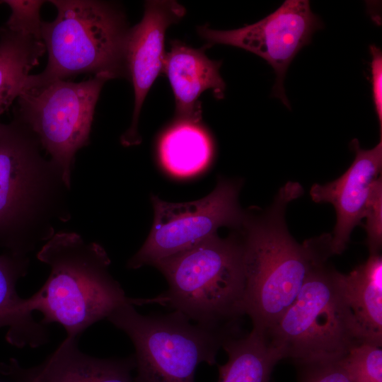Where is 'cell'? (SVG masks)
<instances>
[{"instance_id": "13", "label": "cell", "mask_w": 382, "mask_h": 382, "mask_svg": "<svg viewBox=\"0 0 382 382\" xmlns=\"http://www.w3.org/2000/svg\"><path fill=\"white\" fill-rule=\"evenodd\" d=\"M134 355L125 358H98L81 352L77 339L66 337L41 364L28 369L12 361L6 373L17 381L38 382H134Z\"/></svg>"}, {"instance_id": "9", "label": "cell", "mask_w": 382, "mask_h": 382, "mask_svg": "<svg viewBox=\"0 0 382 382\" xmlns=\"http://www.w3.org/2000/svg\"><path fill=\"white\" fill-rule=\"evenodd\" d=\"M323 22L307 0H286L263 19L241 28L217 30L202 25L199 35L209 45L242 48L264 59L276 74L272 93L289 108L284 88L287 69L299 50L308 44Z\"/></svg>"}, {"instance_id": "5", "label": "cell", "mask_w": 382, "mask_h": 382, "mask_svg": "<svg viewBox=\"0 0 382 382\" xmlns=\"http://www.w3.org/2000/svg\"><path fill=\"white\" fill-rule=\"evenodd\" d=\"M57 11L42 21L41 39L47 52L45 69L30 75L25 86L79 74L127 76L125 53L129 28L114 5L95 0H52Z\"/></svg>"}, {"instance_id": "14", "label": "cell", "mask_w": 382, "mask_h": 382, "mask_svg": "<svg viewBox=\"0 0 382 382\" xmlns=\"http://www.w3.org/2000/svg\"><path fill=\"white\" fill-rule=\"evenodd\" d=\"M221 64V62L209 59L204 48L195 49L179 40L170 41L163 71L173 91L177 123L197 125L201 121L199 99L204 91L211 90L216 98H224L226 84L219 73Z\"/></svg>"}, {"instance_id": "24", "label": "cell", "mask_w": 382, "mask_h": 382, "mask_svg": "<svg viewBox=\"0 0 382 382\" xmlns=\"http://www.w3.org/2000/svg\"><path fill=\"white\" fill-rule=\"evenodd\" d=\"M371 55V72L373 100L376 112L382 129V52L376 45L370 46Z\"/></svg>"}, {"instance_id": "25", "label": "cell", "mask_w": 382, "mask_h": 382, "mask_svg": "<svg viewBox=\"0 0 382 382\" xmlns=\"http://www.w3.org/2000/svg\"><path fill=\"white\" fill-rule=\"evenodd\" d=\"M18 382H36V381L34 380L29 379V380H24L21 381H18Z\"/></svg>"}, {"instance_id": "22", "label": "cell", "mask_w": 382, "mask_h": 382, "mask_svg": "<svg viewBox=\"0 0 382 382\" xmlns=\"http://www.w3.org/2000/svg\"><path fill=\"white\" fill-rule=\"evenodd\" d=\"M364 218L366 244L370 255H377L382 244V180L378 177L372 184L365 207Z\"/></svg>"}, {"instance_id": "8", "label": "cell", "mask_w": 382, "mask_h": 382, "mask_svg": "<svg viewBox=\"0 0 382 382\" xmlns=\"http://www.w3.org/2000/svg\"><path fill=\"white\" fill-rule=\"evenodd\" d=\"M241 184L220 178L214 190L198 200L172 203L153 195V225L146 241L128 261L137 269L187 250L217 234L224 226L239 228L245 212L238 203Z\"/></svg>"}, {"instance_id": "26", "label": "cell", "mask_w": 382, "mask_h": 382, "mask_svg": "<svg viewBox=\"0 0 382 382\" xmlns=\"http://www.w3.org/2000/svg\"><path fill=\"white\" fill-rule=\"evenodd\" d=\"M25 380H29V379H25ZM31 380H34V381H35L36 382H38L37 380H35V379H31ZM23 381H24V380H23Z\"/></svg>"}, {"instance_id": "17", "label": "cell", "mask_w": 382, "mask_h": 382, "mask_svg": "<svg viewBox=\"0 0 382 382\" xmlns=\"http://www.w3.org/2000/svg\"><path fill=\"white\" fill-rule=\"evenodd\" d=\"M221 347L228 361L218 366V382H269L274 366L282 359L264 334L255 329L243 336H230Z\"/></svg>"}, {"instance_id": "23", "label": "cell", "mask_w": 382, "mask_h": 382, "mask_svg": "<svg viewBox=\"0 0 382 382\" xmlns=\"http://www.w3.org/2000/svg\"><path fill=\"white\" fill-rule=\"evenodd\" d=\"M296 382H349L340 360L296 364Z\"/></svg>"}, {"instance_id": "6", "label": "cell", "mask_w": 382, "mask_h": 382, "mask_svg": "<svg viewBox=\"0 0 382 382\" xmlns=\"http://www.w3.org/2000/svg\"><path fill=\"white\" fill-rule=\"evenodd\" d=\"M134 305L120 306L107 320L132 342L134 382H195L198 365L215 364L224 342L239 333V328H213L192 323L175 311L142 315Z\"/></svg>"}, {"instance_id": "7", "label": "cell", "mask_w": 382, "mask_h": 382, "mask_svg": "<svg viewBox=\"0 0 382 382\" xmlns=\"http://www.w3.org/2000/svg\"><path fill=\"white\" fill-rule=\"evenodd\" d=\"M110 79L98 74L28 86L17 98L18 120L36 135L67 187L75 154L88 144L100 91Z\"/></svg>"}, {"instance_id": "21", "label": "cell", "mask_w": 382, "mask_h": 382, "mask_svg": "<svg viewBox=\"0 0 382 382\" xmlns=\"http://www.w3.org/2000/svg\"><path fill=\"white\" fill-rule=\"evenodd\" d=\"M1 2L7 4L11 8V15L4 26L12 31L42 41V21L40 19V11L45 1L6 0Z\"/></svg>"}, {"instance_id": "11", "label": "cell", "mask_w": 382, "mask_h": 382, "mask_svg": "<svg viewBox=\"0 0 382 382\" xmlns=\"http://www.w3.org/2000/svg\"><path fill=\"white\" fill-rule=\"evenodd\" d=\"M355 158L349 168L337 179L324 185L314 184L310 190L316 203L332 204L337 222L331 235L333 255L341 254L349 241L352 231L364 218L373 183L382 168V140L371 149H364L357 139L351 141Z\"/></svg>"}, {"instance_id": "18", "label": "cell", "mask_w": 382, "mask_h": 382, "mask_svg": "<svg viewBox=\"0 0 382 382\" xmlns=\"http://www.w3.org/2000/svg\"><path fill=\"white\" fill-rule=\"evenodd\" d=\"M45 52L41 40L0 28V115L18 98Z\"/></svg>"}, {"instance_id": "20", "label": "cell", "mask_w": 382, "mask_h": 382, "mask_svg": "<svg viewBox=\"0 0 382 382\" xmlns=\"http://www.w3.org/2000/svg\"><path fill=\"white\" fill-rule=\"evenodd\" d=\"M349 382H382V350L369 343L352 348L340 360Z\"/></svg>"}, {"instance_id": "10", "label": "cell", "mask_w": 382, "mask_h": 382, "mask_svg": "<svg viewBox=\"0 0 382 382\" xmlns=\"http://www.w3.org/2000/svg\"><path fill=\"white\" fill-rule=\"evenodd\" d=\"M185 14V8L174 1H148L141 21L129 28L126 45V67L131 79L134 105L129 129L120 141L126 146L139 144L138 122L144 99L158 76L163 71L165 34Z\"/></svg>"}, {"instance_id": "2", "label": "cell", "mask_w": 382, "mask_h": 382, "mask_svg": "<svg viewBox=\"0 0 382 382\" xmlns=\"http://www.w3.org/2000/svg\"><path fill=\"white\" fill-rule=\"evenodd\" d=\"M37 257L50 273L42 286L25 299L26 309L40 312L45 325L60 324L66 337L78 339L121 305L149 301L127 297L109 272L110 260L103 248L77 233L49 236Z\"/></svg>"}, {"instance_id": "4", "label": "cell", "mask_w": 382, "mask_h": 382, "mask_svg": "<svg viewBox=\"0 0 382 382\" xmlns=\"http://www.w3.org/2000/svg\"><path fill=\"white\" fill-rule=\"evenodd\" d=\"M318 258L291 306L264 333L282 359L296 364L340 360L364 343L347 302L343 274Z\"/></svg>"}, {"instance_id": "3", "label": "cell", "mask_w": 382, "mask_h": 382, "mask_svg": "<svg viewBox=\"0 0 382 382\" xmlns=\"http://www.w3.org/2000/svg\"><path fill=\"white\" fill-rule=\"evenodd\" d=\"M153 266L168 284L160 303L206 327L239 328L245 286L240 235L216 234Z\"/></svg>"}, {"instance_id": "19", "label": "cell", "mask_w": 382, "mask_h": 382, "mask_svg": "<svg viewBox=\"0 0 382 382\" xmlns=\"http://www.w3.org/2000/svg\"><path fill=\"white\" fill-rule=\"evenodd\" d=\"M212 153L207 134L197 125L178 122L163 136L160 154L166 168L178 176L199 173L208 164Z\"/></svg>"}, {"instance_id": "16", "label": "cell", "mask_w": 382, "mask_h": 382, "mask_svg": "<svg viewBox=\"0 0 382 382\" xmlns=\"http://www.w3.org/2000/svg\"><path fill=\"white\" fill-rule=\"evenodd\" d=\"M345 293L366 343L382 344V257L370 255L348 274H343Z\"/></svg>"}, {"instance_id": "15", "label": "cell", "mask_w": 382, "mask_h": 382, "mask_svg": "<svg viewBox=\"0 0 382 382\" xmlns=\"http://www.w3.org/2000/svg\"><path fill=\"white\" fill-rule=\"evenodd\" d=\"M27 264L20 255H0V328H8L6 340L11 345L37 347L48 341V330L27 311L25 299L16 291L17 282L25 275Z\"/></svg>"}, {"instance_id": "1", "label": "cell", "mask_w": 382, "mask_h": 382, "mask_svg": "<svg viewBox=\"0 0 382 382\" xmlns=\"http://www.w3.org/2000/svg\"><path fill=\"white\" fill-rule=\"evenodd\" d=\"M303 192L299 183H286L265 210L245 212L238 228L245 278L243 312L250 318L253 329L263 334L293 303L314 262L332 254L331 234L299 244L288 231L287 205Z\"/></svg>"}, {"instance_id": "12", "label": "cell", "mask_w": 382, "mask_h": 382, "mask_svg": "<svg viewBox=\"0 0 382 382\" xmlns=\"http://www.w3.org/2000/svg\"><path fill=\"white\" fill-rule=\"evenodd\" d=\"M41 163L36 140L24 125L0 123V230L28 207Z\"/></svg>"}]
</instances>
